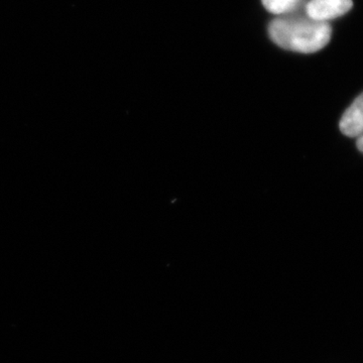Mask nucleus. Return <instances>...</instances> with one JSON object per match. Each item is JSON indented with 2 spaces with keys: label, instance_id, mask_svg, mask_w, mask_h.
Returning a JSON list of instances; mask_svg holds the SVG:
<instances>
[{
  "label": "nucleus",
  "instance_id": "f257e3e1",
  "mask_svg": "<svg viewBox=\"0 0 363 363\" xmlns=\"http://www.w3.org/2000/svg\"><path fill=\"white\" fill-rule=\"evenodd\" d=\"M269 32L279 47L312 54L328 45L332 30L328 23L312 20L308 16H286L272 21Z\"/></svg>",
  "mask_w": 363,
  "mask_h": 363
},
{
  "label": "nucleus",
  "instance_id": "f03ea898",
  "mask_svg": "<svg viewBox=\"0 0 363 363\" xmlns=\"http://www.w3.org/2000/svg\"><path fill=\"white\" fill-rule=\"evenodd\" d=\"M352 6V0H311L306 6V16L312 20L328 23L347 13Z\"/></svg>",
  "mask_w": 363,
  "mask_h": 363
},
{
  "label": "nucleus",
  "instance_id": "7ed1b4c3",
  "mask_svg": "<svg viewBox=\"0 0 363 363\" xmlns=\"http://www.w3.org/2000/svg\"><path fill=\"white\" fill-rule=\"evenodd\" d=\"M341 133L350 138H359L363 135V92L351 104L341 117Z\"/></svg>",
  "mask_w": 363,
  "mask_h": 363
},
{
  "label": "nucleus",
  "instance_id": "20e7f679",
  "mask_svg": "<svg viewBox=\"0 0 363 363\" xmlns=\"http://www.w3.org/2000/svg\"><path fill=\"white\" fill-rule=\"evenodd\" d=\"M303 0H262L267 11L278 16H289L297 11Z\"/></svg>",
  "mask_w": 363,
  "mask_h": 363
},
{
  "label": "nucleus",
  "instance_id": "39448f33",
  "mask_svg": "<svg viewBox=\"0 0 363 363\" xmlns=\"http://www.w3.org/2000/svg\"><path fill=\"white\" fill-rule=\"evenodd\" d=\"M357 140L358 150H359L360 152H363V135H360L359 138H357Z\"/></svg>",
  "mask_w": 363,
  "mask_h": 363
}]
</instances>
